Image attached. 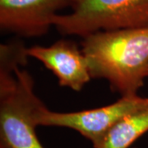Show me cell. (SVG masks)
Instances as JSON below:
<instances>
[{
    "mask_svg": "<svg viewBox=\"0 0 148 148\" xmlns=\"http://www.w3.org/2000/svg\"><path fill=\"white\" fill-rule=\"evenodd\" d=\"M91 78L109 82L121 96L138 95L148 66V27L98 32L82 38Z\"/></svg>",
    "mask_w": 148,
    "mask_h": 148,
    "instance_id": "1",
    "label": "cell"
},
{
    "mask_svg": "<svg viewBox=\"0 0 148 148\" xmlns=\"http://www.w3.org/2000/svg\"><path fill=\"white\" fill-rule=\"evenodd\" d=\"M45 106L27 70L0 81V148H45L36 133V116Z\"/></svg>",
    "mask_w": 148,
    "mask_h": 148,
    "instance_id": "2",
    "label": "cell"
},
{
    "mask_svg": "<svg viewBox=\"0 0 148 148\" xmlns=\"http://www.w3.org/2000/svg\"><path fill=\"white\" fill-rule=\"evenodd\" d=\"M71 12L57 14L61 35L84 37L98 32L148 27V0H73Z\"/></svg>",
    "mask_w": 148,
    "mask_h": 148,
    "instance_id": "3",
    "label": "cell"
},
{
    "mask_svg": "<svg viewBox=\"0 0 148 148\" xmlns=\"http://www.w3.org/2000/svg\"><path fill=\"white\" fill-rule=\"evenodd\" d=\"M148 105L138 95L121 96L113 104L91 110L60 113L45 106L36 116L38 126L67 127L78 132L96 148L107 133L124 117Z\"/></svg>",
    "mask_w": 148,
    "mask_h": 148,
    "instance_id": "4",
    "label": "cell"
},
{
    "mask_svg": "<svg viewBox=\"0 0 148 148\" xmlns=\"http://www.w3.org/2000/svg\"><path fill=\"white\" fill-rule=\"evenodd\" d=\"M73 0H0V29L19 37L46 35L58 11Z\"/></svg>",
    "mask_w": 148,
    "mask_h": 148,
    "instance_id": "5",
    "label": "cell"
},
{
    "mask_svg": "<svg viewBox=\"0 0 148 148\" xmlns=\"http://www.w3.org/2000/svg\"><path fill=\"white\" fill-rule=\"evenodd\" d=\"M27 53L53 72L61 86L80 91L91 79L86 58L71 40L61 39L49 47L34 45L27 48Z\"/></svg>",
    "mask_w": 148,
    "mask_h": 148,
    "instance_id": "6",
    "label": "cell"
},
{
    "mask_svg": "<svg viewBox=\"0 0 148 148\" xmlns=\"http://www.w3.org/2000/svg\"><path fill=\"white\" fill-rule=\"evenodd\" d=\"M147 132L148 105L121 119L96 148H131Z\"/></svg>",
    "mask_w": 148,
    "mask_h": 148,
    "instance_id": "7",
    "label": "cell"
},
{
    "mask_svg": "<svg viewBox=\"0 0 148 148\" xmlns=\"http://www.w3.org/2000/svg\"><path fill=\"white\" fill-rule=\"evenodd\" d=\"M27 48L20 40H12L0 45V78L11 77L15 71L27 64Z\"/></svg>",
    "mask_w": 148,
    "mask_h": 148,
    "instance_id": "8",
    "label": "cell"
},
{
    "mask_svg": "<svg viewBox=\"0 0 148 148\" xmlns=\"http://www.w3.org/2000/svg\"><path fill=\"white\" fill-rule=\"evenodd\" d=\"M145 77H148V66L146 69V71H145Z\"/></svg>",
    "mask_w": 148,
    "mask_h": 148,
    "instance_id": "9",
    "label": "cell"
}]
</instances>
